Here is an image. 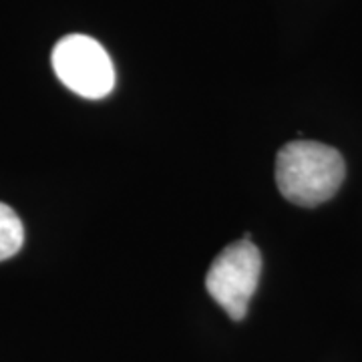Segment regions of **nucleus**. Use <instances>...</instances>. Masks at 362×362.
<instances>
[{
    "mask_svg": "<svg viewBox=\"0 0 362 362\" xmlns=\"http://www.w3.org/2000/svg\"><path fill=\"white\" fill-rule=\"evenodd\" d=\"M346 175L344 159L320 141H290L276 157V183L280 194L296 206L314 207L337 194Z\"/></svg>",
    "mask_w": 362,
    "mask_h": 362,
    "instance_id": "f257e3e1",
    "label": "nucleus"
},
{
    "mask_svg": "<svg viewBox=\"0 0 362 362\" xmlns=\"http://www.w3.org/2000/svg\"><path fill=\"white\" fill-rule=\"evenodd\" d=\"M52 71L66 89L101 99L115 87V69L103 47L87 35L63 37L52 49Z\"/></svg>",
    "mask_w": 362,
    "mask_h": 362,
    "instance_id": "7ed1b4c3",
    "label": "nucleus"
},
{
    "mask_svg": "<svg viewBox=\"0 0 362 362\" xmlns=\"http://www.w3.org/2000/svg\"><path fill=\"white\" fill-rule=\"evenodd\" d=\"M262 274V254L252 240H238L221 250L206 276L209 296L220 304L232 320L247 314Z\"/></svg>",
    "mask_w": 362,
    "mask_h": 362,
    "instance_id": "f03ea898",
    "label": "nucleus"
},
{
    "mask_svg": "<svg viewBox=\"0 0 362 362\" xmlns=\"http://www.w3.org/2000/svg\"><path fill=\"white\" fill-rule=\"evenodd\" d=\"M25 244V226L13 207L0 202V262L13 258Z\"/></svg>",
    "mask_w": 362,
    "mask_h": 362,
    "instance_id": "20e7f679",
    "label": "nucleus"
}]
</instances>
